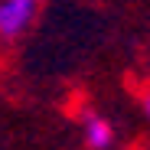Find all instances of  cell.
Segmentation results:
<instances>
[{
    "label": "cell",
    "instance_id": "cell-2",
    "mask_svg": "<svg viewBox=\"0 0 150 150\" xmlns=\"http://www.w3.org/2000/svg\"><path fill=\"white\" fill-rule=\"evenodd\" d=\"M82 134L88 150H111L114 147V127L111 121L95 114V111H82Z\"/></svg>",
    "mask_w": 150,
    "mask_h": 150
},
{
    "label": "cell",
    "instance_id": "cell-3",
    "mask_svg": "<svg viewBox=\"0 0 150 150\" xmlns=\"http://www.w3.org/2000/svg\"><path fill=\"white\" fill-rule=\"evenodd\" d=\"M144 114H147V121H150V95H144Z\"/></svg>",
    "mask_w": 150,
    "mask_h": 150
},
{
    "label": "cell",
    "instance_id": "cell-1",
    "mask_svg": "<svg viewBox=\"0 0 150 150\" xmlns=\"http://www.w3.org/2000/svg\"><path fill=\"white\" fill-rule=\"evenodd\" d=\"M42 0H0V36L16 39L23 36L39 16Z\"/></svg>",
    "mask_w": 150,
    "mask_h": 150
}]
</instances>
